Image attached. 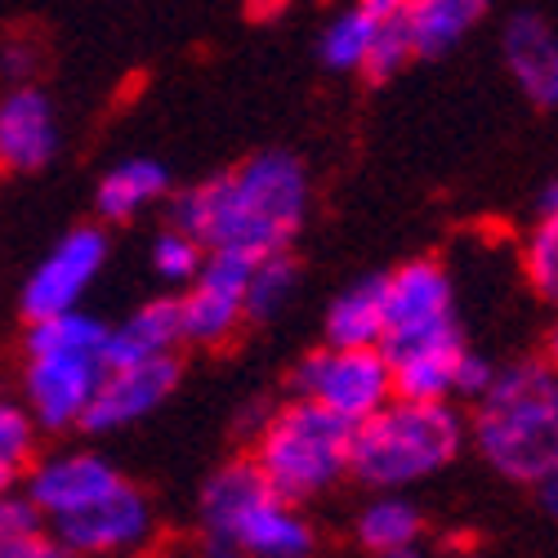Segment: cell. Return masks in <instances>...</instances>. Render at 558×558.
Instances as JSON below:
<instances>
[{
  "label": "cell",
  "mask_w": 558,
  "mask_h": 558,
  "mask_svg": "<svg viewBox=\"0 0 558 558\" xmlns=\"http://www.w3.org/2000/svg\"><path fill=\"white\" fill-rule=\"evenodd\" d=\"M487 14V0H411L407 32L415 59H438L470 36V27Z\"/></svg>",
  "instance_id": "19"
},
{
  "label": "cell",
  "mask_w": 558,
  "mask_h": 558,
  "mask_svg": "<svg viewBox=\"0 0 558 558\" xmlns=\"http://www.w3.org/2000/svg\"><path fill=\"white\" fill-rule=\"evenodd\" d=\"M541 362H545L549 371H558V322H554L549 336H545V353H541Z\"/></svg>",
  "instance_id": "31"
},
{
  "label": "cell",
  "mask_w": 558,
  "mask_h": 558,
  "mask_svg": "<svg viewBox=\"0 0 558 558\" xmlns=\"http://www.w3.org/2000/svg\"><path fill=\"white\" fill-rule=\"evenodd\" d=\"M36 456V421L23 402H0V470L23 474Z\"/></svg>",
  "instance_id": "24"
},
{
  "label": "cell",
  "mask_w": 558,
  "mask_h": 558,
  "mask_svg": "<svg viewBox=\"0 0 558 558\" xmlns=\"http://www.w3.org/2000/svg\"><path fill=\"white\" fill-rule=\"evenodd\" d=\"M357 545L376 558H389V554H402V549H415L425 532V519L402 492H380L371 500L362 514H357Z\"/></svg>",
  "instance_id": "20"
},
{
  "label": "cell",
  "mask_w": 558,
  "mask_h": 558,
  "mask_svg": "<svg viewBox=\"0 0 558 558\" xmlns=\"http://www.w3.org/2000/svg\"><path fill=\"white\" fill-rule=\"evenodd\" d=\"M478 456L509 483H541L558 470V371L541 357L492 376L474 411Z\"/></svg>",
  "instance_id": "2"
},
{
  "label": "cell",
  "mask_w": 558,
  "mask_h": 558,
  "mask_svg": "<svg viewBox=\"0 0 558 558\" xmlns=\"http://www.w3.org/2000/svg\"><path fill=\"white\" fill-rule=\"evenodd\" d=\"M402 19V14H393ZM389 14H380L376 5H366V0H357V5H349L344 14H336L327 23V32H322V63L336 68V72H362L371 50H376V40L385 32V23H393Z\"/></svg>",
  "instance_id": "21"
},
{
  "label": "cell",
  "mask_w": 558,
  "mask_h": 558,
  "mask_svg": "<svg viewBox=\"0 0 558 558\" xmlns=\"http://www.w3.org/2000/svg\"><path fill=\"white\" fill-rule=\"evenodd\" d=\"M246 255H206L197 277L179 295L183 344H228L246 322V282H251Z\"/></svg>",
  "instance_id": "10"
},
{
  "label": "cell",
  "mask_w": 558,
  "mask_h": 558,
  "mask_svg": "<svg viewBox=\"0 0 558 558\" xmlns=\"http://www.w3.org/2000/svg\"><path fill=\"white\" fill-rule=\"evenodd\" d=\"M464 447V421L451 402H402L393 398L371 421L353 425L349 474L371 492H402L425 483Z\"/></svg>",
  "instance_id": "4"
},
{
  "label": "cell",
  "mask_w": 558,
  "mask_h": 558,
  "mask_svg": "<svg viewBox=\"0 0 558 558\" xmlns=\"http://www.w3.org/2000/svg\"><path fill=\"white\" fill-rule=\"evenodd\" d=\"M59 153V112L36 85H14L0 99V170H45Z\"/></svg>",
  "instance_id": "14"
},
{
  "label": "cell",
  "mask_w": 558,
  "mask_h": 558,
  "mask_svg": "<svg viewBox=\"0 0 558 558\" xmlns=\"http://www.w3.org/2000/svg\"><path fill=\"white\" fill-rule=\"evenodd\" d=\"M202 264H206V251L189 238V232H179V228L157 232V242H153V268H157V277H166V282H174V287H189Z\"/></svg>",
  "instance_id": "25"
},
{
  "label": "cell",
  "mask_w": 558,
  "mask_h": 558,
  "mask_svg": "<svg viewBox=\"0 0 558 558\" xmlns=\"http://www.w3.org/2000/svg\"><path fill=\"white\" fill-rule=\"evenodd\" d=\"M138 558H144V554H138Z\"/></svg>",
  "instance_id": "35"
},
{
  "label": "cell",
  "mask_w": 558,
  "mask_h": 558,
  "mask_svg": "<svg viewBox=\"0 0 558 558\" xmlns=\"http://www.w3.org/2000/svg\"><path fill=\"white\" fill-rule=\"evenodd\" d=\"M0 558H76L54 527H36V532H23L14 541L0 545Z\"/></svg>",
  "instance_id": "26"
},
{
  "label": "cell",
  "mask_w": 558,
  "mask_h": 558,
  "mask_svg": "<svg viewBox=\"0 0 558 558\" xmlns=\"http://www.w3.org/2000/svg\"><path fill=\"white\" fill-rule=\"evenodd\" d=\"M385 277H362L336 295L327 308V340L331 349H380L385 344Z\"/></svg>",
  "instance_id": "18"
},
{
  "label": "cell",
  "mask_w": 558,
  "mask_h": 558,
  "mask_svg": "<svg viewBox=\"0 0 558 558\" xmlns=\"http://www.w3.org/2000/svg\"><path fill=\"white\" fill-rule=\"evenodd\" d=\"M125 478L117 474V464L104 460L99 451H59V456H45L32 464L27 474V500L36 505L40 519L63 523L72 514H81V509L99 505L104 496H112Z\"/></svg>",
  "instance_id": "11"
},
{
  "label": "cell",
  "mask_w": 558,
  "mask_h": 558,
  "mask_svg": "<svg viewBox=\"0 0 558 558\" xmlns=\"http://www.w3.org/2000/svg\"><path fill=\"white\" fill-rule=\"evenodd\" d=\"M558 215V179L545 183V193H541V219H554Z\"/></svg>",
  "instance_id": "30"
},
{
  "label": "cell",
  "mask_w": 558,
  "mask_h": 558,
  "mask_svg": "<svg viewBox=\"0 0 558 558\" xmlns=\"http://www.w3.org/2000/svg\"><path fill=\"white\" fill-rule=\"evenodd\" d=\"M202 541L232 545L242 558H308L313 527L300 509L272 496L251 460H232L202 487Z\"/></svg>",
  "instance_id": "5"
},
{
  "label": "cell",
  "mask_w": 558,
  "mask_h": 558,
  "mask_svg": "<svg viewBox=\"0 0 558 558\" xmlns=\"http://www.w3.org/2000/svg\"><path fill=\"white\" fill-rule=\"evenodd\" d=\"M389 558H421V554H415V549H402V554H389Z\"/></svg>",
  "instance_id": "34"
},
{
  "label": "cell",
  "mask_w": 558,
  "mask_h": 558,
  "mask_svg": "<svg viewBox=\"0 0 558 558\" xmlns=\"http://www.w3.org/2000/svg\"><path fill=\"white\" fill-rule=\"evenodd\" d=\"M54 532L76 558H112V554L138 549L153 536V505L134 483H121L99 505L54 523Z\"/></svg>",
  "instance_id": "13"
},
{
  "label": "cell",
  "mask_w": 558,
  "mask_h": 558,
  "mask_svg": "<svg viewBox=\"0 0 558 558\" xmlns=\"http://www.w3.org/2000/svg\"><path fill=\"white\" fill-rule=\"evenodd\" d=\"M170 193V174L161 161L153 157H130V161H117L95 189V210L99 219L108 223H125V219H138L148 206H157L161 197Z\"/></svg>",
  "instance_id": "17"
},
{
  "label": "cell",
  "mask_w": 558,
  "mask_h": 558,
  "mask_svg": "<svg viewBox=\"0 0 558 558\" xmlns=\"http://www.w3.org/2000/svg\"><path fill=\"white\" fill-rule=\"evenodd\" d=\"M179 385V357L161 362H134V366H108L99 376V389L85 407V434H117L134 421L153 415Z\"/></svg>",
  "instance_id": "12"
},
{
  "label": "cell",
  "mask_w": 558,
  "mask_h": 558,
  "mask_svg": "<svg viewBox=\"0 0 558 558\" xmlns=\"http://www.w3.org/2000/svg\"><path fill=\"white\" fill-rule=\"evenodd\" d=\"M179 344H183L179 300H148L130 317H121V327H108V366L161 362L174 357Z\"/></svg>",
  "instance_id": "16"
},
{
  "label": "cell",
  "mask_w": 558,
  "mask_h": 558,
  "mask_svg": "<svg viewBox=\"0 0 558 558\" xmlns=\"http://www.w3.org/2000/svg\"><path fill=\"white\" fill-rule=\"evenodd\" d=\"M536 496H541V509H545V514L558 523V470H554L549 478H541V483H536Z\"/></svg>",
  "instance_id": "29"
},
{
  "label": "cell",
  "mask_w": 558,
  "mask_h": 558,
  "mask_svg": "<svg viewBox=\"0 0 558 558\" xmlns=\"http://www.w3.org/2000/svg\"><path fill=\"white\" fill-rule=\"evenodd\" d=\"M385 313H389L385 344H380L385 357L460 336L451 277L434 259H411L385 277Z\"/></svg>",
  "instance_id": "8"
},
{
  "label": "cell",
  "mask_w": 558,
  "mask_h": 558,
  "mask_svg": "<svg viewBox=\"0 0 558 558\" xmlns=\"http://www.w3.org/2000/svg\"><path fill=\"white\" fill-rule=\"evenodd\" d=\"M5 492H14V474L0 470V496H5Z\"/></svg>",
  "instance_id": "33"
},
{
  "label": "cell",
  "mask_w": 558,
  "mask_h": 558,
  "mask_svg": "<svg viewBox=\"0 0 558 558\" xmlns=\"http://www.w3.org/2000/svg\"><path fill=\"white\" fill-rule=\"evenodd\" d=\"M366 5H376L380 14H389V19H393V14H407L411 0H366Z\"/></svg>",
  "instance_id": "32"
},
{
  "label": "cell",
  "mask_w": 558,
  "mask_h": 558,
  "mask_svg": "<svg viewBox=\"0 0 558 558\" xmlns=\"http://www.w3.org/2000/svg\"><path fill=\"white\" fill-rule=\"evenodd\" d=\"M523 272L541 300L558 304V215L541 219L523 246Z\"/></svg>",
  "instance_id": "23"
},
{
  "label": "cell",
  "mask_w": 558,
  "mask_h": 558,
  "mask_svg": "<svg viewBox=\"0 0 558 558\" xmlns=\"http://www.w3.org/2000/svg\"><path fill=\"white\" fill-rule=\"evenodd\" d=\"M300 282V268L291 255H264L251 264V282H246V322H268L277 317Z\"/></svg>",
  "instance_id": "22"
},
{
  "label": "cell",
  "mask_w": 558,
  "mask_h": 558,
  "mask_svg": "<svg viewBox=\"0 0 558 558\" xmlns=\"http://www.w3.org/2000/svg\"><path fill=\"white\" fill-rule=\"evenodd\" d=\"M27 371H23V407L36 429H76L85 407L108 371V327L81 308L32 322L23 340Z\"/></svg>",
  "instance_id": "3"
},
{
  "label": "cell",
  "mask_w": 558,
  "mask_h": 558,
  "mask_svg": "<svg viewBox=\"0 0 558 558\" xmlns=\"http://www.w3.org/2000/svg\"><path fill=\"white\" fill-rule=\"evenodd\" d=\"M36 527H45V519L36 514V505L27 496H19V492L0 496V545L23 536V532H36Z\"/></svg>",
  "instance_id": "28"
},
{
  "label": "cell",
  "mask_w": 558,
  "mask_h": 558,
  "mask_svg": "<svg viewBox=\"0 0 558 558\" xmlns=\"http://www.w3.org/2000/svg\"><path fill=\"white\" fill-rule=\"evenodd\" d=\"M295 398L327 407L344 425L371 421L393 402V371L380 349H322L295 366Z\"/></svg>",
  "instance_id": "7"
},
{
  "label": "cell",
  "mask_w": 558,
  "mask_h": 558,
  "mask_svg": "<svg viewBox=\"0 0 558 558\" xmlns=\"http://www.w3.org/2000/svg\"><path fill=\"white\" fill-rule=\"evenodd\" d=\"M108 264V238L104 228H72L50 246L32 277L23 282V313L27 322H45L81 308V295L99 282V272Z\"/></svg>",
  "instance_id": "9"
},
{
  "label": "cell",
  "mask_w": 558,
  "mask_h": 558,
  "mask_svg": "<svg viewBox=\"0 0 558 558\" xmlns=\"http://www.w3.org/2000/svg\"><path fill=\"white\" fill-rule=\"evenodd\" d=\"M308 219V170L291 153H255L242 166L202 179L170 206V228L206 255H287Z\"/></svg>",
  "instance_id": "1"
},
{
  "label": "cell",
  "mask_w": 558,
  "mask_h": 558,
  "mask_svg": "<svg viewBox=\"0 0 558 558\" xmlns=\"http://www.w3.org/2000/svg\"><path fill=\"white\" fill-rule=\"evenodd\" d=\"M36 68H40V45H36V40L10 36L5 45H0V72H5V81H14V85H32Z\"/></svg>",
  "instance_id": "27"
},
{
  "label": "cell",
  "mask_w": 558,
  "mask_h": 558,
  "mask_svg": "<svg viewBox=\"0 0 558 558\" xmlns=\"http://www.w3.org/2000/svg\"><path fill=\"white\" fill-rule=\"evenodd\" d=\"M349 442L353 425L317 402L291 398L264 421L251 464L272 496L300 505L349 474Z\"/></svg>",
  "instance_id": "6"
},
{
  "label": "cell",
  "mask_w": 558,
  "mask_h": 558,
  "mask_svg": "<svg viewBox=\"0 0 558 558\" xmlns=\"http://www.w3.org/2000/svg\"><path fill=\"white\" fill-rule=\"evenodd\" d=\"M505 68L536 108H558V32L541 14H514L500 36Z\"/></svg>",
  "instance_id": "15"
}]
</instances>
